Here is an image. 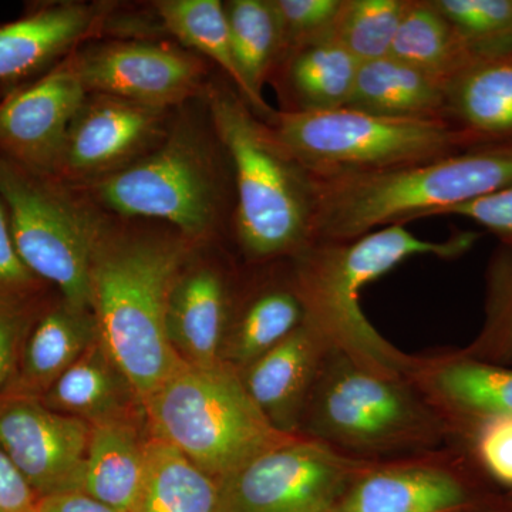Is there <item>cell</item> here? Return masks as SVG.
<instances>
[{
	"label": "cell",
	"mask_w": 512,
	"mask_h": 512,
	"mask_svg": "<svg viewBox=\"0 0 512 512\" xmlns=\"http://www.w3.org/2000/svg\"><path fill=\"white\" fill-rule=\"evenodd\" d=\"M39 286V279L19 258L10 232L8 211L0 200V298L30 299Z\"/></svg>",
	"instance_id": "37"
},
{
	"label": "cell",
	"mask_w": 512,
	"mask_h": 512,
	"mask_svg": "<svg viewBox=\"0 0 512 512\" xmlns=\"http://www.w3.org/2000/svg\"><path fill=\"white\" fill-rule=\"evenodd\" d=\"M35 512H121L82 491L45 495L37 498Z\"/></svg>",
	"instance_id": "40"
},
{
	"label": "cell",
	"mask_w": 512,
	"mask_h": 512,
	"mask_svg": "<svg viewBox=\"0 0 512 512\" xmlns=\"http://www.w3.org/2000/svg\"><path fill=\"white\" fill-rule=\"evenodd\" d=\"M276 136L316 178L373 173L480 146L453 120L403 119L348 109L281 111Z\"/></svg>",
	"instance_id": "7"
},
{
	"label": "cell",
	"mask_w": 512,
	"mask_h": 512,
	"mask_svg": "<svg viewBox=\"0 0 512 512\" xmlns=\"http://www.w3.org/2000/svg\"><path fill=\"white\" fill-rule=\"evenodd\" d=\"M453 444L490 483L512 493V417L487 416L458 424Z\"/></svg>",
	"instance_id": "34"
},
{
	"label": "cell",
	"mask_w": 512,
	"mask_h": 512,
	"mask_svg": "<svg viewBox=\"0 0 512 512\" xmlns=\"http://www.w3.org/2000/svg\"><path fill=\"white\" fill-rule=\"evenodd\" d=\"M157 9L168 32L217 63L248 104V89L232 52L224 5L218 0H163Z\"/></svg>",
	"instance_id": "30"
},
{
	"label": "cell",
	"mask_w": 512,
	"mask_h": 512,
	"mask_svg": "<svg viewBox=\"0 0 512 512\" xmlns=\"http://www.w3.org/2000/svg\"><path fill=\"white\" fill-rule=\"evenodd\" d=\"M441 215L467 218L493 232L500 242H512V187L448 208Z\"/></svg>",
	"instance_id": "38"
},
{
	"label": "cell",
	"mask_w": 512,
	"mask_h": 512,
	"mask_svg": "<svg viewBox=\"0 0 512 512\" xmlns=\"http://www.w3.org/2000/svg\"><path fill=\"white\" fill-rule=\"evenodd\" d=\"M299 434L375 461L453 444L450 423L410 377L376 375L335 350L306 400Z\"/></svg>",
	"instance_id": "5"
},
{
	"label": "cell",
	"mask_w": 512,
	"mask_h": 512,
	"mask_svg": "<svg viewBox=\"0 0 512 512\" xmlns=\"http://www.w3.org/2000/svg\"><path fill=\"white\" fill-rule=\"evenodd\" d=\"M0 200L8 211L13 244L39 281L56 285L63 301L92 309L96 227L82 220L42 177L0 158Z\"/></svg>",
	"instance_id": "9"
},
{
	"label": "cell",
	"mask_w": 512,
	"mask_h": 512,
	"mask_svg": "<svg viewBox=\"0 0 512 512\" xmlns=\"http://www.w3.org/2000/svg\"><path fill=\"white\" fill-rule=\"evenodd\" d=\"M490 511L491 512H512V500H511V503L508 505H505V507L493 508V510H490Z\"/></svg>",
	"instance_id": "41"
},
{
	"label": "cell",
	"mask_w": 512,
	"mask_h": 512,
	"mask_svg": "<svg viewBox=\"0 0 512 512\" xmlns=\"http://www.w3.org/2000/svg\"><path fill=\"white\" fill-rule=\"evenodd\" d=\"M143 426L144 414L92 424L77 491L128 512L143 478L150 437L144 436Z\"/></svg>",
	"instance_id": "21"
},
{
	"label": "cell",
	"mask_w": 512,
	"mask_h": 512,
	"mask_svg": "<svg viewBox=\"0 0 512 512\" xmlns=\"http://www.w3.org/2000/svg\"><path fill=\"white\" fill-rule=\"evenodd\" d=\"M87 93L117 97L164 110L200 86L202 64L180 50L144 43H113L76 60Z\"/></svg>",
	"instance_id": "14"
},
{
	"label": "cell",
	"mask_w": 512,
	"mask_h": 512,
	"mask_svg": "<svg viewBox=\"0 0 512 512\" xmlns=\"http://www.w3.org/2000/svg\"><path fill=\"white\" fill-rule=\"evenodd\" d=\"M184 261L181 245L158 239H111L96 228L92 311L100 340L141 402L183 360L167 335L171 292Z\"/></svg>",
	"instance_id": "3"
},
{
	"label": "cell",
	"mask_w": 512,
	"mask_h": 512,
	"mask_svg": "<svg viewBox=\"0 0 512 512\" xmlns=\"http://www.w3.org/2000/svg\"><path fill=\"white\" fill-rule=\"evenodd\" d=\"M342 0H274L282 32V55L319 40L332 39Z\"/></svg>",
	"instance_id": "35"
},
{
	"label": "cell",
	"mask_w": 512,
	"mask_h": 512,
	"mask_svg": "<svg viewBox=\"0 0 512 512\" xmlns=\"http://www.w3.org/2000/svg\"><path fill=\"white\" fill-rule=\"evenodd\" d=\"M35 319L30 299L0 298V399L15 377L20 349Z\"/></svg>",
	"instance_id": "36"
},
{
	"label": "cell",
	"mask_w": 512,
	"mask_h": 512,
	"mask_svg": "<svg viewBox=\"0 0 512 512\" xmlns=\"http://www.w3.org/2000/svg\"><path fill=\"white\" fill-rule=\"evenodd\" d=\"M477 241L461 232L446 241L417 238L404 225H390L348 242H311L292 258L291 274L305 322L330 350L384 377H409L417 356L397 349L366 318L360 289L413 256L456 259Z\"/></svg>",
	"instance_id": "1"
},
{
	"label": "cell",
	"mask_w": 512,
	"mask_h": 512,
	"mask_svg": "<svg viewBox=\"0 0 512 512\" xmlns=\"http://www.w3.org/2000/svg\"><path fill=\"white\" fill-rule=\"evenodd\" d=\"M315 180L312 242H348L512 187V141L389 170Z\"/></svg>",
	"instance_id": "2"
},
{
	"label": "cell",
	"mask_w": 512,
	"mask_h": 512,
	"mask_svg": "<svg viewBox=\"0 0 512 512\" xmlns=\"http://www.w3.org/2000/svg\"><path fill=\"white\" fill-rule=\"evenodd\" d=\"M476 62L512 57V0H431Z\"/></svg>",
	"instance_id": "33"
},
{
	"label": "cell",
	"mask_w": 512,
	"mask_h": 512,
	"mask_svg": "<svg viewBox=\"0 0 512 512\" xmlns=\"http://www.w3.org/2000/svg\"><path fill=\"white\" fill-rule=\"evenodd\" d=\"M90 431L87 421L53 412L39 399H0V450L37 498L77 491Z\"/></svg>",
	"instance_id": "12"
},
{
	"label": "cell",
	"mask_w": 512,
	"mask_h": 512,
	"mask_svg": "<svg viewBox=\"0 0 512 512\" xmlns=\"http://www.w3.org/2000/svg\"><path fill=\"white\" fill-rule=\"evenodd\" d=\"M150 437L180 450L220 483L272 448L298 437L276 429L228 363H181L143 402Z\"/></svg>",
	"instance_id": "6"
},
{
	"label": "cell",
	"mask_w": 512,
	"mask_h": 512,
	"mask_svg": "<svg viewBox=\"0 0 512 512\" xmlns=\"http://www.w3.org/2000/svg\"><path fill=\"white\" fill-rule=\"evenodd\" d=\"M87 90L76 63H64L0 101V151L22 170L60 173L64 148Z\"/></svg>",
	"instance_id": "13"
},
{
	"label": "cell",
	"mask_w": 512,
	"mask_h": 512,
	"mask_svg": "<svg viewBox=\"0 0 512 512\" xmlns=\"http://www.w3.org/2000/svg\"><path fill=\"white\" fill-rule=\"evenodd\" d=\"M460 352L481 362H512V242H500L485 274L484 320L480 332Z\"/></svg>",
	"instance_id": "31"
},
{
	"label": "cell",
	"mask_w": 512,
	"mask_h": 512,
	"mask_svg": "<svg viewBox=\"0 0 512 512\" xmlns=\"http://www.w3.org/2000/svg\"><path fill=\"white\" fill-rule=\"evenodd\" d=\"M448 83L392 56L360 63L348 109L403 119H448Z\"/></svg>",
	"instance_id": "23"
},
{
	"label": "cell",
	"mask_w": 512,
	"mask_h": 512,
	"mask_svg": "<svg viewBox=\"0 0 512 512\" xmlns=\"http://www.w3.org/2000/svg\"><path fill=\"white\" fill-rule=\"evenodd\" d=\"M37 495L0 450V512H35Z\"/></svg>",
	"instance_id": "39"
},
{
	"label": "cell",
	"mask_w": 512,
	"mask_h": 512,
	"mask_svg": "<svg viewBox=\"0 0 512 512\" xmlns=\"http://www.w3.org/2000/svg\"><path fill=\"white\" fill-rule=\"evenodd\" d=\"M96 188L101 201L124 217L167 221L188 237H211L220 225L224 190L217 163L202 141L181 131Z\"/></svg>",
	"instance_id": "8"
},
{
	"label": "cell",
	"mask_w": 512,
	"mask_h": 512,
	"mask_svg": "<svg viewBox=\"0 0 512 512\" xmlns=\"http://www.w3.org/2000/svg\"><path fill=\"white\" fill-rule=\"evenodd\" d=\"M389 56L447 83L476 63L431 0H409Z\"/></svg>",
	"instance_id": "28"
},
{
	"label": "cell",
	"mask_w": 512,
	"mask_h": 512,
	"mask_svg": "<svg viewBox=\"0 0 512 512\" xmlns=\"http://www.w3.org/2000/svg\"><path fill=\"white\" fill-rule=\"evenodd\" d=\"M224 8L232 52L248 89V106L272 121L276 113L262 96V87L282 55L281 23L274 0H232Z\"/></svg>",
	"instance_id": "27"
},
{
	"label": "cell",
	"mask_w": 512,
	"mask_h": 512,
	"mask_svg": "<svg viewBox=\"0 0 512 512\" xmlns=\"http://www.w3.org/2000/svg\"><path fill=\"white\" fill-rule=\"evenodd\" d=\"M407 3L409 0H342L332 40L359 63L389 56Z\"/></svg>",
	"instance_id": "32"
},
{
	"label": "cell",
	"mask_w": 512,
	"mask_h": 512,
	"mask_svg": "<svg viewBox=\"0 0 512 512\" xmlns=\"http://www.w3.org/2000/svg\"><path fill=\"white\" fill-rule=\"evenodd\" d=\"M94 22L89 6L64 3L0 26V82L39 72L86 36Z\"/></svg>",
	"instance_id": "24"
},
{
	"label": "cell",
	"mask_w": 512,
	"mask_h": 512,
	"mask_svg": "<svg viewBox=\"0 0 512 512\" xmlns=\"http://www.w3.org/2000/svg\"><path fill=\"white\" fill-rule=\"evenodd\" d=\"M286 79L295 107L291 111L343 109L355 87L359 60L335 40L293 50L284 57Z\"/></svg>",
	"instance_id": "29"
},
{
	"label": "cell",
	"mask_w": 512,
	"mask_h": 512,
	"mask_svg": "<svg viewBox=\"0 0 512 512\" xmlns=\"http://www.w3.org/2000/svg\"><path fill=\"white\" fill-rule=\"evenodd\" d=\"M210 110L234 168L235 228L242 251L254 262L292 258L312 242L315 177L239 94L214 90Z\"/></svg>",
	"instance_id": "4"
},
{
	"label": "cell",
	"mask_w": 512,
	"mask_h": 512,
	"mask_svg": "<svg viewBox=\"0 0 512 512\" xmlns=\"http://www.w3.org/2000/svg\"><path fill=\"white\" fill-rule=\"evenodd\" d=\"M232 303L227 279L214 266L181 272L168 302L167 335L183 362L195 366L222 362Z\"/></svg>",
	"instance_id": "18"
},
{
	"label": "cell",
	"mask_w": 512,
	"mask_h": 512,
	"mask_svg": "<svg viewBox=\"0 0 512 512\" xmlns=\"http://www.w3.org/2000/svg\"><path fill=\"white\" fill-rule=\"evenodd\" d=\"M490 483L460 447L373 461L335 512H471Z\"/></svg>",
	"instance_id": "11"
},
{
	"label": "cell",
	"mask_w": 512,
	"mask_h": 512,
	"mask_svg": "<svg viewBox=\"0 0 512 512\" xmlns=\"http://www.w3.org/2000/svg\"><path fill=\"white\" fill-rule=\"evenodd\" d=\"M100 339L92 309L69 303L47 309L30 326L5 396L40 399Z\"/></svg>",
	"instance_id": "19"
},
{
	"label": "cell",
	"mask_w": 512,
	"mask_h": 512,
	"mask_svg": "<svg viewBox=\"0 0 512 512\" xmlns=\"http://www.w3.org/2000/svg\"><path fill=\"white\" fill-rule=\"evenodd\" d=\"M329 352V346L302 325L239 373L249 396L279 431L301 436L303 409Z\"/></svg>",
	"instance_id": "17"
},
{
	"label": "cell",
	"mask_w": 512,
	"mask_h": 512,
	"mask_svg": "<svg viewBox=\"0 0 512 512\" xmlns=\"http://www.w3.org/2000/svg\"><path fill=\"white\" fill-rule=\"evenodd\" d=\"M163 110L97 94L84 101L64 148L63 173L73 177L114 174L158 136Z\"/></svg>",
	"instance_id": "15"
},
{
	"label": "cell",
	"mask_w": 512,
	"mask_h": 512,
	"mask_svg": "<svg viewBox=\"0 0 512 512\" xmlns=\"http://www.w3.org/2000/svg\"><path fill=\"white\" fill-rule=\"evenodd\" d=\"M373 461L298 436L221 480L217 512H335Z\"/></svg>",
	"instance_id": "10"
},
{
	"label": "cell",
	"mask_w": 512,
	"mask_h": 512,
	"mask_svg": "<svg viewBox=\"0 0 512 512\" xmlns=\"http://www.w3.org/2000/svg\"><path fill=\"white\" fill-rule=\"evenodd\" d=\"M410 380L443 413L451 429L487 416L512 417V369L444 350L417 356Z\"/></svg>",
	"instance_id": "16"
},
{
	"label": "cell",
	"mask_w": 512,
	"mask_h": 512,
	"mask_svg": "<svg viewBox=\"0 0 512 512\" xmlns=\"http://www.w3.org/2000/svg\"><path fill=\"white\" fill-rule=\"evenodd\" d=\"M39 400L47 409L82 419L90 426L144 414L133 383L100 339Z\"/></svg>",
	"instance_id": "20"
},
{
	"label": "cell",
	"mask_w": 512,
	"mask_h": 512,
	"mask_svg": "<svg viewBox=\"0 0 512 512\" xmlns=\"http://www.w3.org/2000/svg\"><path fill=\"white\" fill-rule=\"evenodd\" d=\"M217 480L180 450L148 437L143 478L128 512H217Z\"/></svg>",
	"instance_id": "26"
},
{
	"label": "cell",
	"mask_w": 512,
	"mask_h": 512,
	"mask_svg": "<svg viewBox=\"0 0 512 512\" xmlns=\"http://www.w3.org/2000/svg\"><path fill=\"white\" fill-rule=\"evenodd\" d=\"M303 322L305 311L289 268L284 282L262 286L238 308L232 303L221 360L241 373Z\"/></svg>",
	"instance_id": "22"
},
{
	"label": "cell",
	"mask_w": 512,
	"mask_h": 512,
	"mask_svg": "<svg viewBox=\"0 0 512 512\" xmlns=\"http://www.w3.org/2000/svg\"><path fill=\"white\" fill-rule=\"evenodd\" d=\"M447 116L481 141L512 137V57L480 60L447 86Z\"/></svg>",
	"instance_id": "25"
}]
</instances>
